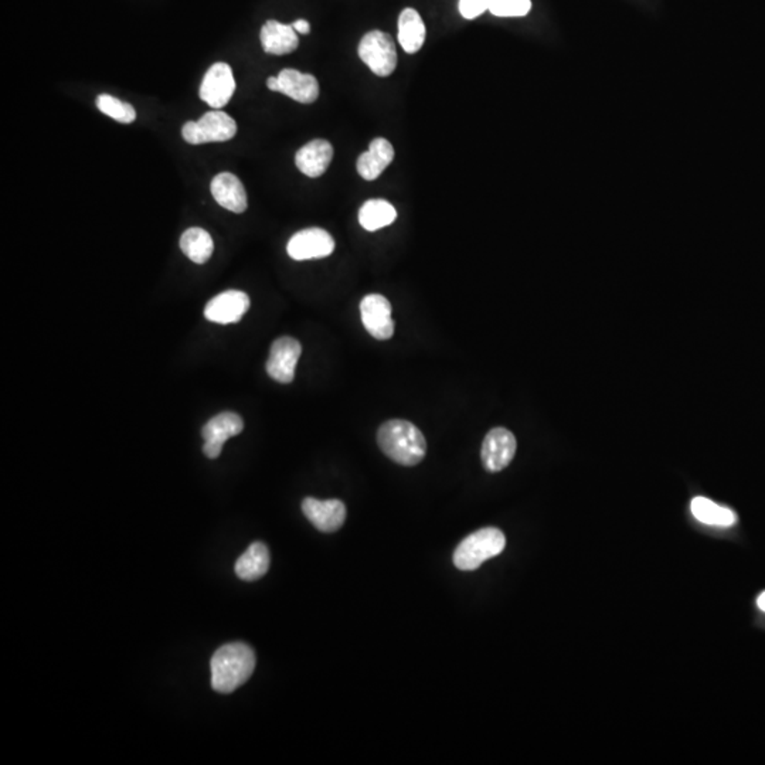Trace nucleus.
Returning a JSON list of instances; mask_svg holds the SVG:
<instances>
[{
  "label": "nucleus",
  "mask_w": 765,
  "mask_h": 765,
  "mask_svg": "<svg viewBox=\"0 0 765 765\" xmlns=\"http://www.w3.org/2000/svg\"><path fill=\"white\" fill-rule=\"evenodd\" d=\"M335 250V240L323 228H305L295 233L287 245V253L292 260H320L330 257Z\"/></svg>",
  "instance_id": "6"
},
{
  "label": "nucleus",
  "mask_w": 765,
  "mask_h": 765,
  "mask_svg": "<svg viewBox=\"0 0 765 765\" xmlns=\"http://www.w3.org/2000/svg\"><path fill=\"white\" fill-rule=\"evenodd\" d=\"M303 515L323 533H333L342 528L346 521V506L338 499L318 501L306 498L302 502Z\"/></svg>",
  "instance_id": "13"
},
{
  "label": "nucleus",
  "mask_w": 765,
  "mask_h": 765,
  "mask_svg": "<svg viewBox=\"0 0 765 765\" xmlns=\"http://www.w3.org/2000/svg\"><path fill=\"white\" fill-rule=\"evenodd\" d=\"M250 310V298L242 291L230 290L218 293L205 308L206 320L220 325H230L243 320Z\"/></svg>",
  "instance_id": "12"
},
{
  "label": "nucleus",
  "mask_w": 765,
  "mask_h": 765,
  "mask_svg": "<svg viewBox=\"0 0 765 765\" xmlns=\"http://www.w3.org/2000/svg\"><path fill=\"white\" fill-rule=\"evenodd\" d=\"M362 322L366 330L378 340H387L395 335V320L391 318V305L387 298L370 293L360 303Z\"/></svg>",
  "instance_id": "11"
},
{
  "label": "nucleus",
  "mask_w": 765,
  "mask_h": 765,
  "mask_svg": "<svg viewBox=\"0 0 765 765\" xmlns=\"http://www.w3.org/2000/svg\"><path fill=\"white\" fill-rule=\"evenodd\" d=\"M302 353V346L297 339L291 336L278 338L271 346L270 358L267 360V373L278 383H292L295 368Z\"/></svg>",
  "instance_id": "8"
},
{
  "label": "nucleus",
  "mask_w": 765,
  "mask_h": 765,
  "mask_svg": "<svg viewBox=\"0 0 765 765\" xmlns=\"http://www.w3.org/2000/svg\"><path fill=\"white\" fill-rule=\"evenodd\" d=\"M397 218L395 206L387 200H368L359 210V223L368 232H378L380 228L393 225Z\"/></svg>",
  "instance_id": "21"
},
{
  "label": "nucleus",
  "mask_w": 765,
  "mask_h": 765,
  "mask_svg": "<svg viewBox=\"0 0 765 765\" xmlns=\"http://www.w3.org/2000/svg\"><path fill=\"white\" fill-rule=\"evenodd\" d=\"M255 664L257 659L250 645L243 642L223 645L210 662L213 689L218 693H233L250 679Z\"/></svg>",
  "instance_id": "1"
},
{
  "label": "nucleus",
  "mask_w": 765,
  "mask_h": 765,
  "mask_svg": "<svg viewBox=\"0 0 765 765\" xmlns=\"http://www.w3.org/2000/svg\"><path fill=\"white\" fill-rule=\"evenodd\" d=\"M506 538L496 528H485L469 534L458 544L454 553V564L458 570L473 571L489 559L505 550Z\"/></svg>",
  "instance_id": "3"
},
{
  "label": "nucleus",
  "mask_w": 765,
  "mask_h": 765,
  "mask_svg": "<svg viewBox=\"0 0 765 765\" xmlns=\"http://www.w3.org/2000/svg\"><path fill=\"white\" fill-rule=\"evenodd\" d=\"M260 39L264 52L274 56L290 54L295 52L300 44L298 33L292 24H280L277 20H268L261 29Z\"/></svg>",
  "instance_id": "18"
},
{
  "label": "nucleus",
  "mask_w": 765,
  "mask_h": 765,
  "mask_svg": "<svg viewBox=\"0 0 765 765\" xmlns=\"http://www.w3.org/2000/svg\"><path fill=\"white\" fill-rule=\"evenodd\" d=\"M531 9V0H491L489 6V12L498 17H523Z\"/></svg>",
  "instance_id": "25"
},
{
  "label": "nucleus",
  "mask_w": 765,
  "mask_h": 765,
  "mask_svg": "<svg viewBox=\"0 0 765 765\" xmlns=\"http://www.w3.org/2000/svg\"><path fill=\"white\" fill-rule=\"evenodd\" d=\"M333 159V147L325 139L311 140L301 148L295 157V165L308 177H320L330 167Z\"/></svg>",
  "instance_id": "15"
},
{
  "label": "nucleus",
  "mask_w": 765,
  "mask_h": 765,
  "mask_svg": "<svg viewBox=\"0 0 765 765\" xmlns=\"http://www.w3.org/2000/svg\"><path fill=\"white\" fill-rule=\"evenodd\" d=\"M426 42V24L417 10L404 9L398 17V43L408 54L420 52Z\"/></svg>",
  "instance_id": "20"
},
{
  "label": "nucleus",
  "mask_w": 765,
  "mask_h": 765,
  "mask_svg": "<svg viewBox=\"0 0 765 765\" xmlns=\"http://www.w3.org/2000/svg\"><path fill=\"white\" fill-rule=\"evenodd\" d=\"M234 91L235 80L232 67L227 62H215L205 74L199 95L206 104L220 110L230 102Z\"/></svg>",
  "instance_id": "7"
},
{
  "label": "nucleus",
  "mask_w": 765,
  "mask_h": 765,
  "mask_svg": "<svg viewBox=\"0 0 765 765\" xmlns=\"http://www.w3.org/2000/svg\"><path fill=\"white\" fill-rule=\"evenodd\" d=\"M359 57L378 77L393 74L397 67L396 44L387 33L371 30L359 44Z\"/></svg>",
  "instance_id": "5"
},
{
  "label": "nucleus",
  "mask_w": 765,
  "mask_h": 765,
  "mask_svg": "<svg viewBox=\"0 0 765 765\" xmlns=\"http://www.w3.org/2000/svg\"><path fill=\"white\" fill-rule=\"evenodd\" d=\"M491 6V0H459V14L464 19L473 20L485 14Z\"/></svg>",
  "instance_id": "26"
},
{
  "label": "nucleus",
  "mask_w": 765,
  "mask_h": 765,
  "mask_svg": "<svg viewBox=\"0 0 765 765\" xmlns=\"http://www.w3.org/2000/svg\"><path fill=\"white\" fill-rule=\"evenodd\" d=\"M292 27L295 29V32L300 33V34H310L311 24L308 20H297V22H293Z\"/></svg>",
  "instance_id": "27"
},
{
  "label": "nucleus",
  "mask_w": 765,
  "mask_h": 765,
  "mask_svg": "<svg viewBox=\"0 0 765 765\" xmlns=\"http://www.w3.org/2000/svg\"><path fill=\"white\" fill-rule=\"evenodd\" d=\"M277 77L281 94H285L301 104H312L320 97V82L312 74L285 69Z\"/></svg>",
  "instance_id": "17"
},
{
  "label": "nucleus",
  "mask_w": 765,
  "mask_h": 765,
  "mask_svg": "<svg viewBox=\"0 0 765 765\" xmlns=\"http://www.w3.org/2000/svg\"><path fill=\"white\" fill-rule=\"evenodd\" d=\"M180 248L190 261L196 264H205L212 257L215 244L209 233L200 227H192L180 237Z\"/></svg>",
  "instance_id": "22"
},
{
  "label": "nucleus",
  "mask_w": 765,
  "mask_h": 765,
  "mask_svg": "<svg viewBox=\"0 0 765 765\" xmlns=\"http://www.w3.org/2000/svg\"><path fill=\"white\" fill-rule=\"evenodd\" d=\"M378 444L380 450L404 466H414L423 461L427 454V441L413 423L406 420H390L378 428Z\"/></svg>",
  "instance_id": "2"
},
{
  "label": "nucleus",
  "mask_w": 765,
  "mask_h": 765,
  "mask_svg": "<svg viewBox=\"0 0 765 765\" xmlns=\"http://www.w3.org/2000/svg\"><path fill=\"white\" fill-rule=\"evenodd\" d=\"M237 134V124L222 110L206 112L199 121L186 122L182 128L183 139L190 145L225 142Z\"/></svg>",
  "instance_id": "4"
},
{
  "label": "nucleus",
  "mask_w": 765,
  "mask_h": 765,
  "mask_svg": "<svg viewBox=\"0 0 765 765\" xmlns=\"http://www.w3.org/2000/svg\"><path fill=\"white\" fill-rule=\"evenodd\" d=\"M97 108L102 114L111 117L121 124H132L137 120V111L132 105L118 100L110 94H101L97 97Z\"/></svg>",
  "instance_id": "24"
},
{
  "label": "nucleus",
  "mask_w": 765,
  "mask_h": 765,
  "mask_svg": "<svg viewBox=\"0 0 765 765\" xmlns=\"http://www.w3.org/2000/svg\"><path fill=\"white\" fill-rule=\"evenodd\" d=\"M692 513L697 521L709 526H719V528H730L737 521L736 513L729 508L717 505L713 501L697 496L691 503Z\"/></svg>",
  "instance_id": "23"
},
{
  "label": "nucleus",
  "mask_w": 765,
  "mask_h": 765,
  "mask_svg": "<svg viewBox=\"0 0 765 765\" xmlns=\"http://www.w3.org/2000/svg\"><path fill=\"white\" fill-rule=\"evenodd\" d=\"M516 448H518V444H516L515 435L511 431L502 427L489 431L481 451V458L486 471L499 473L502 469H505L515 456Z\"/></svg>",
  "instance_id": "10"
},
{
  "label": "nucleus",
  "mask_w": 765,
  "mask_h": 765,
  "mask_svg": "<svg viewBox=\"0 0 765 765\" xmlns=\"http://www.w3.org/2000/svg\"><path fill=\"white\" fill-rule=\"evenodd\" d=\"M395 159V148L385 138L371 140L368 149L358 159V172L365 180H376Z\"/></svg>",
  "instance_id": "16"
},
{
  "label": "nucleus",
  "mask_w": 765,
  "mask_h": 765,
  "mask_svg": "<svg viewBox=\"0 0 765 765\" xmlns=\"http://www.w3.org/2000/svg\"><path fill=\"white\" fill-rule=\"evenodd\" d=\"M270 550L261 541L251 544L245 553H243L235 563V574L242 580H260L270 570Z\"/></svg>",
  "instance_id": "19"
},
{
  "label": "nucleus",
  "mask_w": 765,
  "mask_h": 765,
  "mask_svg": "<svg viewBox=\"0 0 765 765\" xmlns=\"http://www.w3.org/2000/svg\"><path fill=\"white\" fill-rule=\"evenodd\" d=\"M213 197L228 212L244 213L248 207L247 192L242 180L233 173H218L210 185Z\"/></svg>",
  "instance_id": "14"
},
{
  "label": "nucleus",
  "mask_w": 765,
  "mask_h": 765,
  "mask_svg": "<svg viewBox=\"0 0 765 765\" xmlns=\"http://www.w3.org/2000/svg\"><path fill=\"white\" fill-rule=\"evenodd\" d=\"M757 606L762 612H765V591L757 598Z\"/></svg>",
  "instance_id": "29"
},
{
  "label": "nucleus",
  "mask_w": 765,
  "mask_h": 765,
  "mask_svg": "<svg viewBox=\"0 0 765 765\" xmlns=\"http://www.w3.org/2000/svg\"><path fill=\"white\" fill-rule=\"evenodd\" d=\"M243 430H244V421L238 414L232 411L218 414L212 420L207 421L203 427L202 435L205 438L203 453L207 458H218L225 441L238 435Z\"/></svg>",
  "instance_id": "9"
},
{
  "label": "nucleus",
  "mask_w": 765,
  "mask_h": 765,
  "mask_svg": "<svg viewBox=\"0 0 765 765\" xmlns=\"http://www.w3.org/2000/svg\"><path fill=\"white\" fill-rule=\"evenodd\" d=\"M267 87L268 90L271 91L280 92V81H278V77H270L267 80Z\"/></svg>",
  "instance_id": "28"
}]
</instances>
